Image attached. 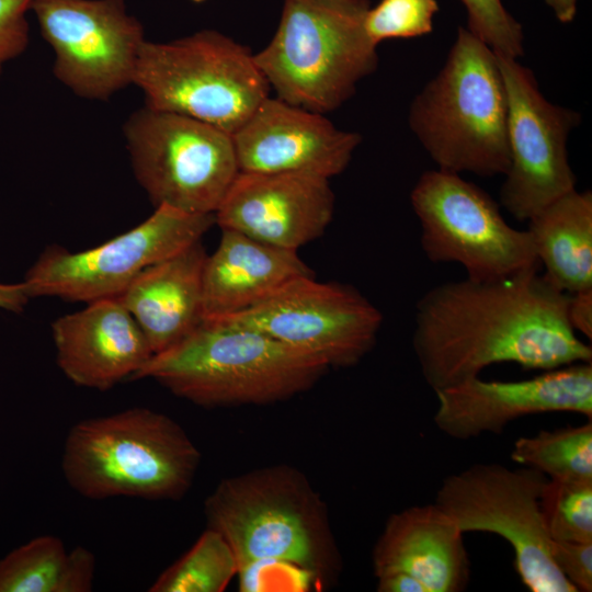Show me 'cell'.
<instances>
[{"label": "cell", "mask_w": 592, "mask_h": 592, "mask_svg": "<svg viewBox=\"0 0 592 592\" xmlns=\"http://www.w3.org/2000/svg\"><path fill=\"white\" fill-rule=\"evenodd\" d=\"M539 269L446 282L418 300L412 346L433 391L478 377L497 363L548 371L592 362L591 345L569 325V294Z\"/></svg>", "instance_id": "cell-1"}, {"label": "cell", "mask_w": 592, "mask_h": 592, "mask_svg": "<svg viewBox=\"0 0 592 592\" xmlns=\"http://www.w3.org/2000/svg\"><path fill=\"white\" fill-rule=\"evenodd\" d=\"M208 527L229 544L239 590L262 591L278 570L293 588L331 583L341 558L326 506L303 473L287 465L221 480L205 500Z\"/></svg>", "instance_id": "cell-2"}, {"label": "cell", "mask_w": 592, "mask_h": 592, "mask_svg": "<svg viewBox=\"0 0 592 592\" xmlns=\"http://www.w3.org/2000/svg\"><path fill=\"white\" fill-rule=\"evenodd\" d=\"M327 368L319 357L263 332L203 319L152 354L133 379H155L204 407L265 405L308 389Z\"/></svg>", "instance_id": "cell-3"}, {"label": "cell", "mask_w": 592, "mask_h": 592, "mask_svg": "<svg viewBox=\"0 0 592 592\" xmlns=\"http://www.w3.org/2000/svg\"><path fill=\"white\" fill-rule=\"evenodd\" d=\"M408 122L437 169L504 174L508 99L497 53L459 27L444 65L413 98Z\"/></svg>", "instance_id": "cell-4"}, {"label": "cell", "mask_w": 592, "mask_h": 592, "mask_svg": "<svg viewBox=\"0 0 592 592\" xmlns=\"http://www.w3.org/2000/svg\"><path fill=\"white\" fill-rule=\"evenodd\" d=\"M201 453L170 417L148 408L81 420L68 432L61 468L81 496L179 500L190 489Z\"/></svg>", "instance_id": "cell-5"}, {"label": "cell", "mask_w": 592, "mask_h": 592, "mask_svg": "<svg viewBox=\"0 0 592 592\" xmlns=\"http://www.w3.org/2000/svg\"><path fill=\"white\" fill-rule=\"evenodd\" d=\"M368 0H284L271 42L254 60L276 98L326 114L378 66L366 34Z\"/></svg>", "instance_id": "cell-6"}, {"label": "cell", "mask_w": 592, "mask_h": 592, "mask_svg": "<svg viewBox=\"0 0 592 592\" xmlns=\"http://www.w3.org/2000/svg\"><path fill=\"white\" fill-rule=\"evenodd\" d=\"M253 55L214 30L163 43L146 39L133 84L146 105L232 135L269 96L270 86Z\"/></svg>", "instance_id": "cell-7"}, {"label": "cell", "mask_w": 592, "mask_h": 592, "mask_svg": "<svg viewBox=\"0 0 592 592\" xmlns=\"http://www.w3.org/2000/svg\"><path fill=\"white\" fill-rule=\"evenodd\" d=\"M133 172L155 207L215 214L239 173L231 134L148 105L123 126Z\"/></svg>", "instance_id": "cell-8"}, {"label": "cell", "mask_w": 592, "mask_h": 592, "mask_svg": "<svg viewBox=\"0 0 592 592\" xmlns=\"http://www.w3.org/2000/svg\"><path fill=\"white\" fill-rule=\"evenodd\" d=\"M410 202L421 248L434 263H458L475 281L540 267L527 230L511 227L497 202L458 173L431 170L414 184Z\"/></svg>", "instance_id": "cell-9"}, {"label": "cell", "mask_w": 592, "mask_h": 592, "mask_svg": "<svg viewBox=\"0 0 592 592\" xmlns=\"http://www.w3.org/2000/svg\"><path fill=\"white\" fill-rule=\"evenodd\" d=\"M547 477L523 467L474 464L447 476L434 503L464 532L501 536L513 548L514 566L532 592H578L555 565L542 510L540 494Z\"/></svg>", "instance_id": "cell-10"}, {"label": "cell", "mask_w": 592, "mask_h": 592, "mask_svg": "<svg viewBox=\"0 0 592 592\" xmlns=\"http://www.w3.org/2000/svg\"><path fill=\"white\" fill-rule=\"evenodd\" d=\"M213 225L214 214L160 205L143 223L94 248L72 252L48 247L23 283L31 298L87 304L117 297L145 269L200 241Z\"/></svg>", "instance_id": "cell-11"}, {"label": "cell", "mask_w": 592, "mask_h": 592, "mask_svg": "<svg viewBox=\"0 0 592 592\" xmlns=\"http://www.w3.org/2000/svg\"><path fill=\"white\" fill-rule=\"evenodd\" d=\"M203 319L263 332L328 367L357 364L375 345L383 323L382 312L357 289L321 283L314 275L288 281L246 310Z\"/></svg>", "instance_id": "cell-12"}, {"label": "cell", "mask_w": 592, "mask_h": 592, "mask_svg": "<svg viewBox=\"0 0 592 592\" xmlns=\"http://www.w3.org/2000/svg\"><path fill=\"white\" fill-rule=\"evenodd\" d=\"M508 99L509 167L500 189L502 206L527 221L546 205L576 189L567 141L581 116L549 102L531 69L497 53Z\"/></svg>", "instance_id": "cell-13"}, {"label": "cell", "mask_w": 592, "mask_h": 592, "mask_svg": "<svg viewBox=\"0 0 592 592\" xmlns=\"http://www.w3.org/2000/svg\"><path fill=\"white\" fill-rule=\"evenodd\" d=\"M31 11L54 53V76L72 93L106 101L134 83L146 38L125 0H32Z\"/></svg>", "instance_id": "cell-14"}, {"label": "cell", "mask_w": 592, "mask_h": 592, "mask_svg": "<svg viewBox=\"0 0 592 592\" xmlns=\"http://www.w3.org/2000/svg\"><path fill=\"white\" fill-rule=\"evenodd\" d=\"M434 392L437 408L433 421L455 440L501 433L511 421L528 414L574 412L592 420V362L515 382L478 376Z\"/></svg>", "instance_id": "cell-15"}, {"label": "cell", "mask_w": 592, "mask_h": 592, "mask_svg": "<svg viewBox=\"0 0 592 592\" xmlns=\"http://www.w3.org/2000/svg\"><path fill=\"white\" fill-rule=\"evenodd\" d=\"M240 172L304 173L329 179L349 166L362 137L325 114L267 96L231 135Z\"/></svg>", "instance_id": "cell-16"}, {"label": "cell", "mask_w": 592, "mask_h": 592, "mask_svg": "<svg viewBox=\"0 0 592 592\" xmlns=\"http://www.w3.org/2000/svg\"><path fill=\"white\" fill-rule=\"evenodd\" d=\"M333 213L329 179L239 171L214 215L220 229L297 251L325 232Z\"/></svg>", "instance_id": "cell-17"}, {"label": "cell", "mask_w": 592, "mask_h": 592, "mask_svg": "<svg viewBox=\"0 0 592 592\" xmlns=\"http://www.w3.org/2000/svg\"><path fill=\"white\" fill-rule=\"evenodd\" d=\"M56 358L73 384L107 390L152 356L141 329L117 297L87 303L52 323Z\"/></svg>", "instance_id": "cell-18"}, {"label": "cell", "mask_w": 592, "mask_h": 592, "mask_svg": "<svg viewBox=\"0 0 592 592\" xmlns=\"http://www.w3.org/2000/svg\"><path fill=\"white\" fill-rule=\"evenodd\" d=\"M464 534L434 502L396 512L374 546V574L405 572L428 592L464 591L470 578Z\"/></svg>", "instance_id": "cell-19"}, {"label": "cell", "mask_w": 592, "mask_h": 592, "mask_svg": "<svg viewBox=\"0 0 592 592\" xmlns=\"http://www.w3.org/2000/svg\"><path fill=\"white\" fill-rule=\"evenodd\" d=\"M207 253L196 241L145 269L117 298L145 334L152 354L178 343L203 320Z\"/></svg>", "instance_id": "cell-20"}, {"label": "cell", "mask_w": 592, "mask_h": 592, "mask_svg": "<svg viewBox=\"0 0 592 592\" xmlns=\"http://www.w3.org/2000/svg\"><path fill=\"white\" fill-rule=\"evenodd\" d=\"M314 275L295 250L221 229L203 272V318L246 310L291 280Z\"/></svg>", "instance_id": "cell-21"}, {"label": "cell", "mask_w": 592, "mask_h": 592, "mask_svg": "<svg viewBox=\"0 0 592 592\" xmlns=\"http://www.w3.org/2000/svg\"><path fill=\"white\" fill-rule=\"evenodd\" d=\"M527 221L545 277L567 294L592 288L591 191L574 189Z\"/></svg>", "instance_id": "cell-22"}, {"label": "cell", "mask_w": 592, "mask_h": 592, "mask_svg": "<svg viewBox=\"0 0 592 592\" xmlns=\"http://www.w3.org/2000/svg\"><path fill=\"white\" fill-rule=\"evenodd\" d=\"M94 571L92 551H68L58 537L42 535L0 560V592H89Z\"/></svg>", "instance_id": "cell-23"}, {"label": "cell", "mask_w": 592, "mask_h": 592, "mask_svg": "<svg viewBox=\"0 0 592 592\" xmlns=\"http://www.w3.org/2000/svg\"><path fill=\"white\" fill-rule=\"evenodd\" d=\"M511 458L548 479L592 481V420L519 437Z\"/></svg>", "instance_id": "cell-24"}, {"label": "cell", "mask_w": 592, "mask_h": 592, "mask_svg": "<svg viewBox=\"0 0 592 592\" xmlns=\"http://www.w3.org/2000/svg\"><path fill=\"white\" fill-rule=\"evenodd\" d=\"M235 555L217 531L207 527L194 545L167 568L150 592H221L237 576Z\"/></svg>", "instance_id": "cell-25"}, {"label": "cell", "mask_w": 592, "mask_h": 592, "mask_svg": "<svg viewBox=\"0 0 592 592\" xmlns=\"http://www.w3.org/2000/svg\"><path fill=\"white\" fill-rule=\"evenodd\" d=\"M539 502L553 540L592 543V481L547 479Z\"/></svg>", "instance_id": "cell-26"}, {"label": "cell", "mask_w": 592, "mask_h": 592, "mask_svg": "<svg viewBox=\"0 0 592 592\" xmlns=\"http://www.w3.org/2000/svg\"><path fill=\"white\" fill-rule=\"evenodd\" d=\"M439 9L436 0H380L369 7L365 31L376 46L386 39L423 36L433 31Z\"/></svg>", "instance_id": "cell-27"}, {"label": "cell", "mask_w": 592, "mask_h": 592, "mask_svg": "<svg viewBox=\"0 0 592 592\" xmlns=\"http://www.w3.org/2000/svg\"><path fill=\"white\" fill-rule=\"evenodd\" d=\"M467 12V29L496 53L519 58L524 53L523 29L501 0H460Z\"/></svg>", "instance_id": "cell-28"}, {"label": "cell", "mask_w": 592, "mask_h": 592, "mask_svg": "<svg viewBox=\"0 0 592 592\" xmlns=\"http://www.w3.org/2000/svg\"><path fill=\"white\" fill-rule=\"evenodd\" d=\"M32 0H0V75L7 62L24 53L29 45L26 14Z\"/></svg>", "instance_id": "cell-29"}, {"label": "cell", "mask_w": 592, "mask_h": 592, "mask_svg": "<svg viewBox=\"0 0 592 592\" xmlns=\"http://www.w3.org/2000/svg\"><path fill=\"white\" fill-rule=\"evenodd\" d=\"M551 557L577 591H592V543L553 540Z\"/></svg>", "instance_id": "cell-30"}, {"label": "cell", "mask_w": 592, "mask_h": 592, "mask_svg": "<svg viewBox=\"0 0 592 592\" xmlns=\"http://www.w3.org/2000/svg\"><path fill=\"white\" fill-rule=\"evenodd\" d=\"M567 318L576 333L592 339V288L569 294Z\"/></svg>", "instance_id": "cell-31"}, {"label": "cell", "mask_w": 592, "mask_h": 592, "mask_svg": "<svg viewBox=\"0 0 592 592\" xmlns=\"http://www.w3.org/2000/svg\"><path fill=\"white\" fill-rule=\"evenodd\" d=\"M376 578L378 592H428L418 579L405 572H391Z\"/></svg>", "instance_id": "cell-32"}, {"label": "cell", "mask_w": 592, "mask_h": 592, "mask_svg": "<svg viewBox=\"0 0 592 592\" xmlns=\"http://www.w3.org/2000/svg\"><path fill=\"white\" fill-rule=\"evenodd\" d=\"M30 299L23 282L16 284L0 282V309L16 314L22 312Z\"/></svg>", "instance_id": "cell-33"}, {"label": "cell", "mask_w": 592, "mask_h": 592, "mask_svg": "<svg viewBox=\"0 0 592 592\" xmlns=\"http://www.w3.org/2000/svg\"><path fill=\"white\" fill-rule=\"evenodd\" d=\"M545 3L561 23H571L577 14L578 0H545Z\"/></svg>", "instance_id": "cell-34"}, {"label": "cell", "mask_w": 592, "mask_h": 592, "mask_svg": "<svg viewBox=\"0 0 592 592\" xmlns=\"http://www.w3.org/2000/svg\"><path fill=\"white\" fill-rule=\"evenodd\" d=\"M192 1H194V2H203L205 0H192Z\"/></svg>", "instance_id": "cell-35"}]
</instances>
